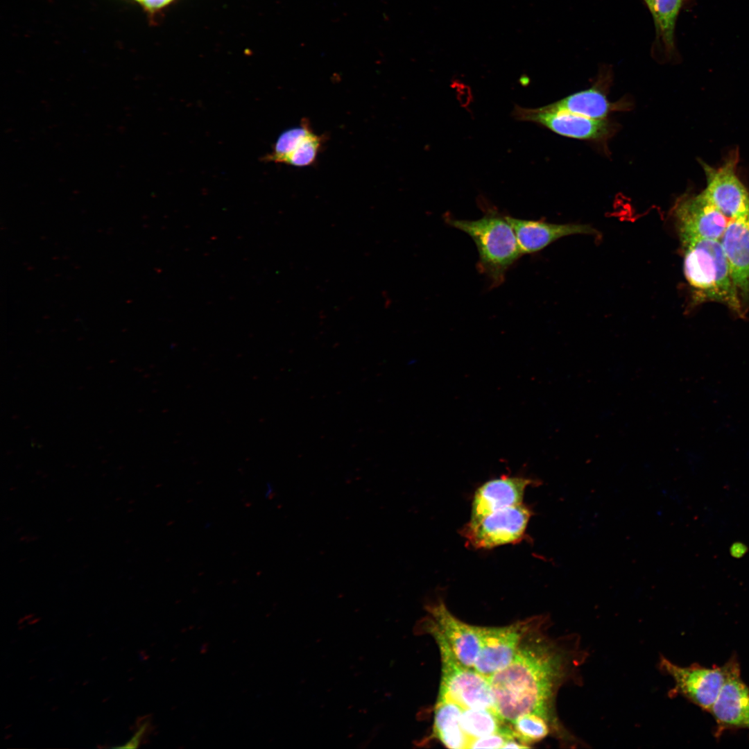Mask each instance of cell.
I'll use <instances>...</instances> for the list:
<instances>
[{
  "instance_id": "1",
  "label": "cell",
  "mask_w": 749,
  "mask_h": 749,
  "mask_svg": "<svg viewBox=\"0 0 749 749\" xmlns=\"http://www.w3.org/2000/svg\"><path fill=\"white\" fill-rule=\"evenodd\" d=\"M545 621L542 617L524 637L507 666L488 678L495 710L510 724L522 714H538L562 741L577 745V739L558 720L555 700L562 685L576 682L587 653L577 635L550 637Z\"/></svg>"
},
{
  "instance_id": "2",
  "label": "cell",
  "mask_w": 749,
  "mask_h": 749,
  "mask_svg": "<svg viewBox=\"0 0 749 749\" xmlns=\"http://www.w3.org/2000/svg\"><path fill=\"white\" fill-rule=\"evenodd\" d=\"M445 221L474 241L479 253L477 269L488 279L492 288L504 282L507 271L523 255L506 215L494 208L486 209L476 220L445 216Z\"/></svg>"
},
{
  "instance_id": "3",
  "label": "cell",
  "mask_w": 749,
  "mask_h": 749,
  "mask_svg": "<svg viewBox=\"0 0 749 749\" xmlns=\"http://www.w3.org/2000/svg\"><path fill=\"white\" fill-rule=\"evenodd\" d=\"M681 243L684 274L696 300L721 302L742 316L741 300L720 240L691 239Z\"/></svg>"
},
{
  "instance_id": "4",
  "label": "cell",
  "mask_w": 749,
  "mask_h": 749,
  "mask_svg": "<svg viewBox=\"0 0 749 749\" xmlns=\"http://www.w3.org/2000/svg\"><path fill=\"white\" fill-rule=\"evenodd\" d=\"M427 621L425 628L436 640L441 659L438 700L456 703L462 709L484 708L496 712L488 678L463 664L433 621Z\"/></svg>"
},
{
  "instance_id": "5",
  "label": "cell",
  "mask_w": 749,
  "mask_h": 749,
  "mask_svg": "<svg viewBox=\"0 0 749 749\" xmlns=\"http://www.w3.org/2000/svg\"><path fill=\"white\" fill-rule=\"evenodd\" d=\"M523 503L493 511L479 519L470 520L461 533L475 549H489L515 543L522 539L532 515Z\"/></svg>"
},
{
  "instance_id": "6",
  "label": "cell",
  "mask_w": 749,
  "mask_h": 749,
  "mask_svg": "<svg viewBox=\"0 0 749 749\" xmlns=\"http://www.w3.org/2000/svg\"><path fill=\"white\" fill-rule=\"evenodd\" d=\"M542 619L536 617L501 627H479L480 648L474 669L489 678L507 666L524 637Z\"/></svg>"
},
{
  "instance_id": "7",
  "label": "cell",
  "mask_w": 749,
  "mask_h": 749,
  "mask_svg": "<svg viewBox=\"0 0 749 749\" xmlns=\"http://www.w3.org/2000/svg\"><path fill=\"white\" fill-rule=\"evenodd\" d=\"M738 162L739 151L734 150L718 168L702 163L706 178L702 193L729 220L749 214V191L737 174Z\"/></svg>"
},
{
  "instance_id": "8",
  "label": "cell",
  "mask_w": 749,
  "mask_h": 749,
  "mask_svg": "<svg viewBox=\"0 0 749 749\" xmlns=\"http://www.w3.org/2000/svg\"><path fill=\"white\" fill-rule=\"evenodd\" d=\"M660 666L673 680L675 694L707 712L715 702L728 672L726 663L713 668L700 665L680 666L662 657Z\"/></svg>"
},
{
  "instance_id": "9",
  "label": "cell",
  "mask_w": 749,
  "mask_h": 749,
  "mask_svg": "<svg viewBox=\"0 0 749 749\" xmlns=\"http://www.w3.org/2000/svg\"><path fill=\"white\" fill-rule=\"evenodd\" d=\"M513 114L517 120L536 123L556 134L574 139L601 140L612 132L611 124L605 119L588 118L550 105L534 109L516 106Z\"/></svg>"
},
{
  "instance_id": "10",
  "label": "cell",
  "mask_w": 749,
  "mask_h": 749,
  "mask_svg": "<svg viewBox=\"0 0 749 749\" xmlns=\"http://www.w3.org/2000/svg\"><path fill=\"white\" fill-rule=\"evenodd\" d=\"M681 242L691 239L721 240L729 219L701 193L685 194L673 208Z\"/></svg>"
},
{
  "instance_id": "11",
  "label": "cell",
  "mask_w": 749,
  "mask_h": 749,
  "mask_svg": "<svg viewBox=\"0 0 749 749\" xmlns=\"http://www.w3.org/2000/svg\"><path fill=\"white\" fill-rule=\"evenodd\" d=\"M727 677L709 712L716 724V734L730 729L749 730V686L742 680L738 661L726 662Z\"/></svg>"
},
{
  "instance_id": "12",
  "label": "cell",
  "mask_w": 749,
  "mask_h": 749,
  "mask_svg": "<svg viewBox=\"0 0 749 749\" xmlns=\"http://www.w3.org/2000/svg\"><path fill=\"white\" fill-rule=\"evenodd\" d=\"M427 610L458 660L473 668L480 648L479 626L456 618L442 601L428 605Z\"/></svg>"
},
{
  "instance_id": "13",
  "label": "cell",
  "mask_w": 749,
  "mask_h": 749,
  "mask_svg": "<svg viewBox=\"0 0 749 749\" xmlns=\"http://www.w3.org/2000/svg\"><path fill=\"white\" fill-rule=\"evenodd\" d=\"M741 300L749 298V214L728 221L720 240Z\"/></svg>"
},
{
  "instance_id": "14",
  "label": "cell",
  "mask_w": 749,
  "mask_h": 749,
  "mask_svg": "<svg viewBox=\"0 0 749 749\" xmlns=\"http://www.w3.org/2000/svg\"><path fill=\"white\" fill-rule=\"evenodd\" d=\"M533 483L530 479L508 476L484 483L474 495L470 520H477L497 510L522 503L526 488Z\"/></svg>"
},
{
  "instance_id": "15",
  "label": "cell",
  "mask_w": 749,
  "mask_h": 749,
  "mask_svg": "<svg viewBox=\"0 0 749 749\" xmlns=\"http://www.w3.org/2000/svg\"><path fill=\"white\" fill-rule=\"evenodd\" d=\"M524 255L539 252L553 241L572 234H595L594 229L584 224H556L507 216Z\"/></svg>"
},
{
  "instance_id": "16",
  "label": "cell",
  "mask_w": 749,
  "mask_h": 749,
  "mask_svg": "<svg viewBox=\"0 0 749 749\" xmlns=\"http://www.w3.org/2000/svg\"><path fill=\"white\" fill-rule=\"evenodd\" d=\"M463 709L456 703L437 700L432 737L451 749L468 748L470 739L460 726Z\"/></svg>"
},
{
  "instance_id": "17",
  "label": "cell",
  "mask_w": 749,
  "mask_h": 749,
  "mask_svg": "<svg viewBox=\"0 0 749 749\" xmlns=\"http://www.w3.org/2000/svg\"><path fill=\"white\" fill-rule=\"evenodd\" d=\"M550 105L558 110L600 120L605 119L617 107L616 104L610 103L596 86L571 94Z\"/></svg>"
},
{
  "instance_id": "18",
  "label": "cell",
  "mask_w": 749,
  "mask_h": 749,
  "mask_svg": "<svg viewBox=\"0 0 749 749\" xmlns=\"http://www.w3.org/2000/svg\"><path fill=\"white\" fill-rule=\"evenodd\" d=\"M685 0H655V47L672 58L676 52L675 28Z\"/></svg>"
},
{
  "instance_id": "19",
  "label": "cell",
  "mask_w": 749,
  "mask_h": 749,
  "mask_svg": "<svg viewBox=\"0 0 749 749\" xmlns=\"http://www.w3.org/2000/svg\"><path fill=\"white\" fill-rule=\"evenodd\" d=\"M460 723L470 741L499 732L507 726L496 712L484 708L463 709Z\"/></svg>"
},
{
  "instance_id": "20",
  "label": "cell",
  "mask_w": 749,
  "mask_h": 749,
  "mask_svg": "<svg viewBox=\"0 0 749 749\" xmlns=\"http://www.w3.org/2000/svg\"><path fill=\"white\" fill-rule=\"evenodd\" d=\"M515 737L522 743H529L539 741L547 737L552 728L542 716L527 713L518 716L512 723Z\"/></svg>"
},
{
  "instance_id": "21",
  "label": "cell",
  "mask_w": 749,
  "mask_h": 749,
  "mask_svg": "<svg viewBox=\"0 0 749 749\" xmlns=\"http://www.w3.org/2000/svg\"><path fill=\"white\" fill-rule=\"evenodd\" d=\"M322 144V137L312 130L296 145L282 163L298 167L309 166L316 161Z\"/></svg>"
},
{
  "instance_id": "22",
  "label": "cell",
  "mask_w": 749,
  "mask_h": 749,
  "mask_svg": "<svg viewBox=\"0 0 749 749\" xmlns=\"http://www.w3.org/2000/svg\"><path fill=\"white\" fill-rule=\"evenodd\" d=\"M312 130L309 122L304 121L300 125L284 132L278 137L272 153L268 156V160L282 163L295 146Z\"/></svg>"
},
{
  "instance_id": "23",
  "label": "cell",
  "mask_w": 749,
  "mask_h": 749,
  "mask_svg": "<svg viewBox=\"0 0 749 749\" xmlns=\"http://www.w3.org/2000/svg\"><path fill=\"white\" fill-rule=\"evenodd\" d=\"M513 739H517L514 730L511 726H506L499 732L470 740L468 748H503L506 743Z\"/></svg>"
},
{
  "instance_id": "24",
  "label": "cell",
  "mask_w": 749,
  "mask_h": 749,
  "mask_svg": "<svg viewBox=\"0 0 749 749\" xmlns=\"http://www.w3.org/2000/svg\"><path fill=\"white\" fill-rule=\"evenodd\" d=\"M150 727V721L146 719L139 726L138 730L136 732L132 738L126 743L123 746L116 747L117 748H135L138 747L142 737L145 733L148 730Z\"/></svg>"
},
{
  "instance_id": "25",
  "label": "cell",
  "mask_w": 749,
  "mask_h": 749,
  "mask_svg": "<svg viewBox=\"0 0 749 749\" xmlns=\"http://www.w3.org/2000/svg\"><path fill=\"white\" fill-rule=\"evenodd\" d=\"M651 12L653 19L655 17V0H643Z\"/></svg>"
},
{
  "instance_id": "26",
  "label": "cell",
  "mask_w": 749,
  "mask_h": 749,
  "mask_svg": "<svg viewBox=\"0 0 749 749\" xmlns=\"http://www.w3.org/2000/svg\"><path fill=\"white\" fill-rule=\"evenodd\" d=\"M146 8L151 3L152 0H136Z\"/></svg>"
}]
</instances>
